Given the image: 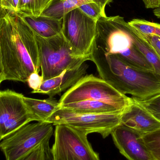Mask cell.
Returning a JSON list of instances; mask_svg holds the SVG:
<instances>
[{
    "label": "cell",
    "instance_id": "1",
    "mask_svg": "<svg viewBox=\"0 0 160 160\" xmlns=\"http://www.w3.org/2000/svg\"><path fill=\"white\" fill-rule=\"evenodd\" d=\"M101 78L122 94L139 101L160 95V76L143 71L125 62L115 54H107L94 42L90 55Z\"/></svg>",
    "mask_w": 160,
    "mask_h": 160
},
{
    "label": "cell",
    "instance_id": "2",
    "mask_svg": "<svg viewBox=\"0 0 160 160\" xmlns=\"http://www.w3.org/2000/svg\"><path fill=\"white\" fill-rule=\"evenodd\" d=\"M0 48L5 80L26 82L31 74L37 73L10 12L5 10L0 19Z\"/></svg>",
    "mask_w": 160,
    "mask_h": 160
},
{
    "label": "cell",
    "instance_id": "3",
    "mask_svg": "<svg viewBox=\"0 0 160 160\" xmlns=\"http://www.w3.org/2000/svg\"><path fill=\"white\" fill-rule=\"evenodd\" d=\"M34 34L43 81L55 78L66 70L77 68L90 61V58L76 56L62 32L49 38H44L35 32Z\"/></svg>",
    "mask_w": 160,
    "mask_h": 160
},
{
    "label": "cell",
    "instance_id": "4",
    "mask_svg": "<svg viewBox=\"0 0 160 160\" xmlns=\"http://www.w3.org/2000/svg\"><path fill=\"white\" fill-rule=\"evenodd\" d=\"M53 126L47 122L28 123L4 138L0 149L6 160H22L41 144L49 145Z\"/></svg>",
    "mask_w": 160,
    "mask_h": 160
},
{
    "label": "cell",
    "instance_id": "5",
    "mask_svg": "<svg viewBox=\"0 0 160 160\" xmlns=\"http://www.w3.org/2000/svg\"><path fill=\"white\" fill-rule=\"evenodd\" d=\"M86 100L105 102L126 108L132 100L101 78L87 75L83 76L63 94L59 101V107Z\"/></svg>",
    "mask_w": 160,
    "mask_h": 160
},
{
    "label": "cell",
    "instance_id": "6",
    "mask_svg": "<svg viewBox=\"0 0 160 160\" xmlns=\"http://www.w3.org/2000/svg\"><path fill=\"white\" fill-rule=\"evenodd\" d=\"M97 21L79 8L64 16L62 34L76 56L90 59L97 35Z\"/></svg>",
    "mask_w": 160,
    "mask_h": 160
},
{
    "label": "cell",
    "instance_id": "7",
    "mask_svg": "<svg viewBox=\"0 0 160 160\" xmlns=\"http://www.w3.org/2000/svg\"><path fill=\"white\" fill-rule=\"evenodd\" d=\"M121 114H92L77 112L69 109L59 107L46 122L53 126L65 125L86 134L98 133L105 138L113 130L120 125Z\"/></svg>",
    "mask_w": 160,
    "mask_h": 160
},
{
    "label": "cell",
    "instance_id": "8",
    "mask_svg": "<svg viewBox=\"0 0 160 160\" xmlns=\"http://www.w3.org/2000/svg\"><path fill=\"white\" fill-rule=\"evenodd\" d=\"M50 153L52 160H101L87 134L65 125H57Z\"/></svg>",
    "mask_w": 160,
    "mask_h": 160
},
{
    "label": "cell",
    "instance_id": "9",
    "mask_svg": "<svg viewBox=\"0 0 160 160\" xmlns=\"http://www.w3.org/2000/svg\"><path fill=\"white\" fill-rule=\"evenodd\" d=\"M23 97L10 89L0 91V133L2 139L32 121Z\"/></svg>",
    "mask_w": 160,
    "mask_h": 160
},
{
    "label": "cell",
    "instance_id": "10",
    "mask_svg": "<svg viewBox=\"0 0 160 160\" xmlns=\"http://www.w3.org/2000/svg\"><path fill=\"white\" fill-rule=\"evenodd\" d=\"M111 134L116 147L128 160H153L144 143L142 134L121 124Z\"/></svg>",
    "mask_w": 160,
    "mask_h": 160
},
{
    "label": "cell",
    "instance_id": "11",
    "mask_svg": "<svg viewBox=\"0 0 160 160\" xmlns=\"http://www.w3.org/2000/svg\"><path fill=\"white\" fill-rule=\"evenodd\" d=\"M132 102L122 112L120 124L142 135L160 128V121L131 98Z\"/></svg>",
    "mask_w": 160,
    "mask_h": 160
},
{
    "label": "cell",
    "instance_id": "12",
    "mask_svg": "<svg viewBox=\"0 0 160 160\" xmlns=\"http://www.w3.org/2000/svg\"><path fill=\"white\" fill-rule=\"evenodd\" d=\"M88 65L85 62L79 67L66 70L59 76L43 81L40 88L33 93H40L54 98L67 90L87 73Z\"/></svg>",
    "mask_w": 160,
    "mask_h": 160
},
{
    "label": "cell",
    "instance_id": "13",
    "mask_svg": "<svg viewBox=\"0 0 160 160\" xmlns=\"http://www.w3.org/2000/svg\"><path fill=\"white\" fill-rule=\"evenodd\" d=\"M18 14L35 33L44 38L60 34L62 29V19L40 15L38 17Z\"/></svg>",
    "mask_w": 160,
    "mask_h": 160
},
{
    "label": "cell",
    "instance_id": "14",
    "mask_svg": "<svg viewBox=\"0 0 160 160\" xmlns=\"http://www.w3.org/2000/svg\"><path fill=\"white\" fill-rule=\"evenodd\" d=\"M10 12L21 40L31 56L37 72L39 73L40 70L39 54L34 32L18 14Z\"/></svg>",
    "mask_w": 160,
    "mask_h": 160
},
{
    "label": "cell",
    "instance_id": "15",
    "mask_svg": "<svg viewBox=\"0 0 160 160\" xmlns=\"http://www.w3.org/2000/svg\"><path fill=\"white\" fill-rule=\"evenodd\" d=\"M71 111L92 114H121L126 109L119 105L98 101L86 100L63 104L60 106Z\"/></svg>",
    "mask_w": 160,
    "mask_h": 160
},
{
    "label": "cell",
    "instance_id": "16",
    "mask_svg": "<svg viewBox=\"0 0 160 160\" xmlns=\"http://www.w3.org/2000/svg\"><path fill=\"white\" fill-rule=\"evenodd\" d=\"M23 101L32 121L46 122L60 107L59 101L54 98L38 99L24 96Z\"/></svg>",
    "mask_w": 160,
    "mask_h": 160
},
{
    "label": "cell",
    "instance_id": "17",
    "mask_svg": "<svg viewBox=\"0 0 160 160\" xmlns=\"http://www.w3.org/2000/svg\"><path fill=\"white\" fill-rule=\"evenodd\" d=\"M112 1L113 0H53L41 15L62 19L68 12L90 2L96 3L103 11H105L106 6Z\"/></svg>",
    "mask_w": 160,
    "mask_h": 160
},
{
    "label": "cell",
    "instance_id": "18",
    "mask_svg": "<svg viewBox=\"0 0 160 160\" xmlns=\"http://www.w3.org/2000/svg\"><path fill=\"white\" fill-rule=\"evenodd\" d=\"M119 57L128 64L137 69L155 72L151 64L137 48L135 44L126 53Z\"/></svg>",
    "mask_w": 160,
    "mask_h": 160
},
{
    "label": "cell",
    "instance_id": "19",
    "mask_svg": "<svg viewBox=\"0 0 160 160\" xmlns=\"http://www.w3.org/2000/svg\"><path fill=\"white\" fill-rule=\"evenodd\" d=\"M53 0H19L18 13L21 15L38 16L42 15Z\"/></svg>",
    "mask_w": 160,
    "mask_h": 160
},
{
    "label": "cell",
    "instance_id": "20",
    "mask_svg": "<svg viewBox=\"0 0 160 160\" xmlns=\"http://www.w3.org/2000/svg\"><path fill=\"white\" fill-rule=\"evenodd\" d=\"M146 147L153 160H160V128L142 135Z\"/></svg>",
    "mask_w": 160,
    "mask_h": 160
},
{
    "label": "cell",
    "instance_id": "21",
    "mask_svg": "<svg viewBox=\"0 0 160 160\" xmlns=\"http://www.w3.org/2000/svg\"><path fill=\"white\" fill-rule=\"evenodd\" d=\"M129 24L140 32L160 38V23L142 19H133Z\"/></svg>",
    "mask_w": 160,
    "mask_h": 160
},
{
    "label": "cell",
    "instance_id": "22",
    "mask_svg": "<svg viewBox=\"0 0 160 160\" xmlns=\"http://www.w3.org/2000/svg\"><path fill=\"white\" fill-rule=\"evenodd\" d=\"M78 8L87 16L96 21L102 17H106L105 11L95 2L85 4Z\"/></svg>",
    "mask_w": 160,
    "mask_h": 160
},
{
    "label": "cell",
    "instance_id": "23",
    "mask_svg": "<svg viewBox=\"0 0 160 160\" xmlns=\"http://www.w3.org/2000/svg\"><path fill=\"white\" fill-rule=\"evenodd\" d=\"M135 101L160 121V95L146 101Z\"/></svg>",
    "mask_w": 160,
    "mask_h": 160
},
{
    "label": "cell",
    "instance_id": "24",
    "mask_svg": "<svg viewBox=\"0 0 160 160\" xmlns=\"http://www.w3.org/2000/svg\"><path fill=\"white\" fill-rule=\"evenodd\" d=\"M49 145L41 144L22 160H47V149Z\"/></svg>",
    "mask_w": 160,
    "mask_h": 160
},
{
    "label": "cell",
    "instance_id": "25",
    "mask_svg": "<svg viewBox=\"0 0 160 160\" xmlns=\"http://www.w3.org/2000/svg\"><path fill=\"white\" fill-rule=\"evenodd\" d=\"M138 32L141 37L152 47L160 58V38L156 36L145 34L139 32Z\"/></svg>",
    "mask_w": 160,
    "mask_h": 160
},
{
    "label": "cell",
    "instance_id": "26",
    "mask_svg": "<svg viewBox=\"0 0 160 160\" xmlns=\"http://www.w3.org/2000/svg\"><path fill=\"white\" fill-rule=\"evenodd\" d=\"M43 82V78L42 76L39 75V73L34 72L30 75L27 82L29 87L32 89V93H33L40 88Z\"/></svg>",
    "mask_w": 160,
    "mask_h": 160
},
{
    "label": "cell",
    "instance_id": "27",
    "mask_svg": "<svg viewBox=\"0 0 160 160\" xmlns=\"http://www.w3.org/2000/svg\"><path fill=\"white\" fill-rule=\"evenodd\" d=\"M19 0H0V6L4 10L13 13H18Z\"/></svg>",
    "mask_w": 160,
    "mask_h": 160
},
{
    "label": "cell",
    "instance_id": "28",
    "mask_svg": "<svg viewBox=\"0 0 160 160\" xmlns=\"http://www.w3.org/2000/svg\"><path fill=\"white\" fill-rule=\"evenodd\" d=\"M146 8L155 9L160 6V0H142Z\"/></svg>",
    "mask_w": 160,
    "mask_h": 160
},
{
    "label": "cell",
    "instance_id": "29",
    "mask_svg": "<svg viewBox=\"0 0 160 160\" xmlns=\"http://www.w3.org/2000/svg\"><path fill=\"white\" fill-rule=\"evenodd\" d=\"M5 75L4 73L3 66L2 61V54H1V48H0V85L3 81H5Z\"/></svg>",
    "mask_w": 160,
    "mask_h": 160
},
{
    "label": "cell",
    "instance_id": "30",
    "mask_svg": "<svg viewBox=\"0 0 160 160\" xmlns=\"http://www.w3.org/2000/svg\"><path fill=\"white\" fill-rule=\"evenodd\" d=\"M153 13H154V14L156 17L160 19V6L159 7L154 9Z\"/></svg>",
    "mask_w": 160,
    "mask_h": 160
},
{
    "label": "cell",
    "instance_id": "31",
    "mask_svg": "<svg viewBox=\"0 0 160 160\" xmlns=\"http://www.w3.org/2000/svg\"><path fill=\"white\" fill-rule=\"evenodd\" d=\"M50 148H48L47 149V152H46V154H47V160H52V159L51 157L50 153Z\"/></svg>",
    "mask_w": 160,
    "mask_h": 160
},
{
    "label": "cell",
    "instance_id": "32",
    "mask_svg": "<svg viewBox=\"0 0 160 160\" xmlns=\"http://www.w3.org/2000/svg\"><path fill=\"white\" fill-rule=\"evenodd\" d=\"M5 10H4L3 8H1V6H0V19H1L4 13Z\"/></svg>",
    "mask_w": 160,
    "mask_h": 160
},
{
    "label": "cell",
    "instance_id": "33",
    "mask_svg": "<svg viewBox=\"0 0 160 160\" xmlns=\"http://www.w3.org/2000/svg\"><path fill=\"white\" fill-rule=\"evenodd\" d=\"M2 140V136H1V133H0V142H1V141Z\"/></svg>",
    "mask_w": 160,
    "mask_h": 160
}]
</instances>
